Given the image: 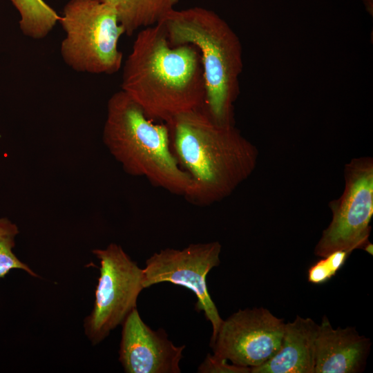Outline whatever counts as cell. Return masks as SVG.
I'll return each instance as SVG.
<instances>
[{"instance_id":"3957f363","label":"cell","mask_w":373,"mask_h":373,"mask_svg":"<svg viewBox=\"0 0 373 373\" xmlns=\"http://www.w3.org/2000/svg\"><path fill=\"white\" fill-rule=\"evenodd\" d=\"M153 121L125 92L117 91L107 102L103 142L126 173L184 197L191 180L173 153L167 124Z\"/></svg>"},{"instance_id":"4fadbf2b","label":"cell","mask_w":373,"mask_h":373,"mask_svg":"<svg viewBox=\"0 0 373 373\" xmlns=\"http://www.w3.org/2000/svg\"><path fill=\"white\" fill-rule=\"evenodd\" d=\"M115 10L124 34L156 25L175 9L178 0H104Z\"/></svg>"},{"instance_id":"7c38bea8","label":"cell","mask_w":373,"mask_h":373,"mask_svg":"<svg viewBox=\"0 0 373 373\" xmlns=\"http://www.w3.org/2000/svg\"><path fill=\"white\" fill-rule=\"evenodd\" d=\"M318 329L311 318L297 316L285 323L277 352L251 373H314Z\"/></svg>"},{"instance_id":"7a4b0ae2","label":"cell","mask_w":373,"mask_h":373,"mask_svg":"<svg viewBox=\"0 0 373 373\" xmlns=\"http://www.w3.org/2000/svg\"><path fill=\"white\" fill-rule=\"evenodd\" d=\"M171 148L191 184L184 198L208 206L231 195L255 169L258 150L234 126L213 120L204 107L166 123Z\"/></svg>"},{"instance_id":"ba28073f","label":"cell","mask_w":373,"mask_h":373,"mask_svg":"<svg viewBox=\"0 0 373 373\" xmlns=\"http://www.w3.org/2000/svg\"><path fill=\"white\" fill-rule=\"evenodd\" d=\"M219 242L191 244L182 249L167 248L153 254L143 269L144 288L169 282L190 289L197 298L195 309L202 311L213 328V339L223 321L209 293L206 278L220 265Z\"/></svg>"},{"instance_id":"30bf717a","label":"cell","mask_w":373,"mask_h":373,"mask_svg":"<svg viewBox=\"0 0 373 373\" xmlns=\"http://www.w3.org/2000/svg\"><path fill=\"white\" fill-rule=\"evenodd\" d=\"M119 361L127 373H180L185 347L175 346L165 331L153 330L136 309L122 323Z\"/></svg>"},{"instance_id":"8fae6325","label":"cell","mask_w":373,"mask_h":373,"mask_svg":"<svg viewBox=\"0 0 373 373\" xmlns=\"http://www.w3.org/2000/svg\"><path fill=\"white\" fill-rule=\"evenodd\" d=\"M371 341L354 327L334 329L324 316L316 340L314 373H358L364 370Z\"/></svg>"},{"instance_id":"2e32d148","label":"cell","mask_w":373,"mask_h":373,"mask_svg":"<svg viewBox=\"0 0 373 373\" xmlns=\"http://www.w3.org/2000/svg\"><path fill=\"white\" fill-rule=\"evenodd\" d=\"M350 254L349 251L341 250L323 257L309 268L308 281L316 285L327 282L345 265Z\"/></svg>"},{"instance_id":"8992f818","label":"cell","mask_w":373,"mask_h":373,"mask_svg":"<svg viewBox=\"0 0 373 373\" xmlns=\"http://www.w3.org/2000/svg\"><path fill=\"white\" fill-rule=\"evenodd\" d=\"M93 253L100 261V274L94 307L85 320L84 329L91 343L96 345L137 308L138 296L144 288L143 269L120 245L111 243Z\"/></svg>"},{"instance_id":"e0dca14e","label":"cell","mask_w":373,"mask_h":373,"mask_svg":"<svg viewBox=\"0 0 373 373\" xmlns=\"http://www.w3.org/2000/svg\"><path fill=\"white\" fill-rule=\"evenodd\" d=\"M200 373H251V368L230 365L227 360L208 354L198 368Z\"/></svg>"},{"instance_id":"52a82bcc","label":"cell","mask_w":373,"mask_h":373,"mask_svg":"<svg viewBox=\"0 0 373 373\" xmlns=\"http://www.w3.org/2000/svg\"><path fill=\"white\" fill-rule=\"evenodd\" d=\"M343 194L329 203L332 220L314 248L321 258L336 251L352 253L370 242L373 216V160L352 159L345 165Z\"/></svg>"},{"instance_id":"277c9868","label":"cell","mask_w":373,"mask_h":373,"mask_svg":"<svg viewBox=\"0 0 373 373\" xmlns=\"http://www.w3.org/2000/svg\"><path fill=\"white\" fill-rule=\"evenodd\" d=\"M158 23L171 45L197 48L204 79V108L216 122L234 124L243 69L242 45L236 32L218 14L202 7L174 9Z\"/></svg>"},{"instance_id":"5b68a950","label":"cell","mask_w":373,"mask_h":373,"mask_svg":"<svg viewBox=\"0 0 373 373\" xmlns=\"http://www.w3.org/2000/svg\"><path fill=\"white\" fill-rule=\"evenodd\" d=\"M65 32L60 53L73 70L112 75L123 62L118 48L124 34L114 8L104 0H70L59 21Z\"/></svg>"},{"instance_id":"9c48e42d","label":"cell","mask_w":373,"mask_h":373,"mask_svg":"<svg viewBox=\"0 0 373 373\" xmlns=\"http://www.w3.org/2000/svg\"><path fill=\"white\" fill-rule=\"evenodd\" d=\"M285 323L264 307L239 309L223 320L210 340L215 356L233 364L260 366L280 348Z\"/></svg>"},{"instance_id":"5bb4252c","label":"cell","mask_w":373,"mask_h":373,"mask_svg":"<svg viewBox=\"0 0 373 373\" xmlns=\"http://www.w3.org/2000/svg\"><path fill=\"white\" fill-rule=\"evenodd\" d=\"M20 15L22 33L33 39L46 37L59 21L60 16L44 0H10Z\"/></svg>"},{"instance_id":"9a60e30c","label":"cell","mask_w":373,"mask_h":373,"mask_svg":"<svg viewBox=\"0 0 373 373\" xmlns=\"http://www.w3.org/2000/svg\"><path fill=\"white\" fill-rule=\"evenodd\" d=\"M19 233L16 224L7 218H0V279L5 278L11 270L15 269L25 271L31 276H38L13 251Z\"/></svg>"},{"instance_id":"ac0fdd59","label":"cell","mask_w":373,"mask_h":373,"mask_svg":"<svg viewBox=\"0 0 373 373\" xmlns=\"http://www.w3.org/2000/svg\"><path fill=\"white\" fill-rule=\"evenodd\" d=\"M372 244L370 243V242L363 249L365 251L369 253L370 254L372 255Z\"/></svg>"},{"instance_id":"6da1fadb","label":"cell","mask_w":373,"mask_h":373,"mask_svg":"<svg viewBox=\"0 0 373 373\" xmlns=\"http://www.w3.org/2000/svg\"><path fill=\"white\" fill-rule=\"evenodd\" d=\"M121 90L153 120L204 107L200 56L191 44L171 45L160 24L141 29L124 61Z\"/></svg>"}]
</instances>
